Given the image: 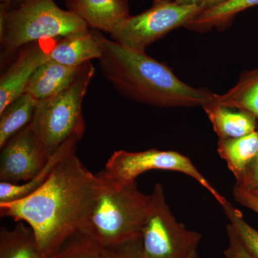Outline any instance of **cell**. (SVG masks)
Instances as JSON below:
<instances>
[{"label": "cell", "instance_id": "cb8c5ba5", "mask_svg": "<svg viewBox=\"0 0 258 258\" xmlns=\"http://www.w3.org/2000/svg\"><path fill=\"white\" fill-rule=\"evenodd\" d=\"M235 186L245 191L252 192L258 189V155L246 169L244 175Z\"/></svg>", "mask_w": 258, "mask_h": 258}, {"label": "cell", "instance_id": "484cf974", "mask_svg": "<svg viewBox=\"0 0 258 258\" xmlns=\"http://www.w3.org/2000/svg\"><path fill=\"white\" fill-rule=\"evenodd\" d=\"M232 194H233V198L237 203L245 207L246 208L252 210L258 215L257 197L249 191L240 189L236 186H234Z\"/></svg>", "mask_w": 258, "mask_h": 258}, {"label": "cell", "instance_id": "9a60e30c", "mask_svg": "<svg viewBox=\"0 0 258 258\" xmlns=\"http://www.w3.org/2000/svg\"><path fill=\"white\" fill-rule=\"evenodd\" d=\"M217 152L235 176L236 182L240 181L258 155V129L239 138L219 139Z\"/></svg>", "mask_w": 258, "mask_h": 258}, {"label": "cell", "instance_id": "83f0119b", "mask_svg": "<svg viewBox=\"0 0 258 258\" xmlns=\"http://www.w3.org/2000/svg\"><path fill=\"white\" fill-rule=\"evenodd\" d=\"M22 1V0H1V5H5V6H9L13 4V3H18L19 2Z\"/></svg>", "mask_w": 258, "mask_h": 258}, {"label": "cell", "instance_id": "e0dca14e", "mask_svg": "<svg viewBox=\"0 0 258 258\" xmlns=\"http://www.w3.org/2000/svg\"><path fill=\"white\" fill-rule=\"evenodd\" d=\"M14 228L0 230V258H47L37 243L33 231L26 223L17 222Z\"/></svg>", "mask_w": 258, "mask_h": 258}, {"label": "cell", "instance_id": "7a4b0ae2", "mask_svg": "<svg viewBox=\"0 0 258 258\" xmlns=\"http://www.w3.org/2000/svg\"><path fill=\"white\" fill-rule=\"evenodd\" d=\"M92 32L101 49L98 60L103 76L122 96L160 108L203 107L215 100V93L183 82L146 52L106 38L98 30Z\"/></svg>", "mask_w": 258, "mask_h": 258}, {"label": "cell", "instance_id": "8992f818", "mask_svg": "<svg viewBox=\"0 0 258 258\" xmlns=\"http://www.w3.org/2000/svg\"><path fill=\"white\" fill-rule=\"evenodd\" d=\"M203 235L178 222L166 202L162 185L151 194L147 220L141 236L142 258H198Z\"/></svg>", "mask_w": 258, "mask_h": 258}, {"label": "cell", "instance_id": "30bf717a", "mask_svg": "<svg viewBox=\"0 0 258 258\" xmlns=\"http://www.w3.org/2000/svg\"><path fill=\"white\" fill-rule=\"evenodd\" d=\"M22 48L14 62L0 79V112L25 93L32 75L41 64L49 60V51L45 50L37 42Z\"/></svg>", "mask_w": 258, "mask_h": 258}, {"label": "cell", "instance_id": "ffe728a7", "mask_svg": "<svg viewBox=\"0 0 258 258\" xmlns=\"http://www.w3.org/2000/svg\"><path fill=\"white\" fill-rule=\"evenodd\" d=\"M38 101L23 93L0 112V147L31 123Z\"/></svg>", "mask_w": 258, "mask_h": 258}, {"label": "cell", "instance_id": "4316f807", "mask_svg": "<svg viewBox=\"0 0 258 258\" xmlns=\"http://www.w3.org/2000/svg\"><path fill=\"white\" fill-rule=\"evenodd\" d=\"M174 1L179 4L200 5L207 9L224 3L226 0H174Z\"/></svg>", "mask_w": 258, "mask_h": 258}, {"label": "cell", "instance_id": "5b68a950", "mask_svg": "<svg viewBox=\"0 0 258 258\" xmlns=\"http://www.w3.org/2000/svg\"><path fill=\"white\" fill-rule=\"evenodd\" d=\"M95 73L91 62H86L67 88L38 101L30 125L49 157L70 141L82 139L86 128L83 101Z\"/></svg>", "mask_w": 258, "mask_h": 258}, {"label": "cell", "instance_id": "2e32d148", "mask_svg": "<svg viewBox=\"0 0 258 258\" xmlns=\"http://www.w3.org/2000/svg\"><path fill=\"white\" fill-rule=\"evenodd\" d=\"M221 106L240 110L253 115L258 125V68L241 75L234 87L215 100Z\"/></svg>", "mask_w": 258, "mask_h": 258}, {"label": "cell", "instance_id": "6da1fadb", "mask_svg": "<svg viewBox=\"0 0 258 258\" xmlns=\"http://www.w3.org/2000/svg\"><path fill=\"white\" fill-rule=\"evenodd\" d=\"M101 181L74 150L39 189L21 200L0 204V215L26 223L42 253L51 258L81 232Z\"/></svg>", "mask_w": 258, "mask_h": 258}, {"label": "cell", "instance_id": "ac0fdd59", "mask_svg": "<svg viewBox=\"0 0 258 258\" xmlns=\"http://www.w3.org/2000/svg\"><path fill=\"white\" fill-rule=\"evenodd\" d=\"M257 5L258 0H226L204 10L184 28L200 32L208 31L212 28H226L236 15Z\"/></svg>", "mask_w": 258, "mask_h": 258}, {"label": "cell", "instance_id": "3957f363", "mask_svg": "<svg viewBox=\"0 0 258 258\" xmlns=\"http://www.w3.org/2000/svg\"><path fill=\"white\" fill-rule=\"evenodd\" d=\"M101 176V186L80 233L106 248L141 238L151 195L139 191L137 182L120 184Z\"/></svg>", "mask_w": 258, "mask_h": 258}, {"label": "cell", "instance_id": "7402d4cb", "mask_svg": "<svg viewBox=\"0 0 258 258\" xmlns=\"http://www.w3.org/2000/svg\"><path fill=\"white\" fill-rule=\"evenodd\" d=\"M229 224L254 258H258V230L244 220L240 210L232 207L230 203L222 207Z\"/></svg>", "mask_w": 258, "mask_h": 258}, {"label": "cell", "instance_id": "5bb4252c", "mask_svg": "<svg viewBox=\"0 0 258 258\" xmlns=\"http://www.w3.org/2000/svg\"><path fill=\"white\" fill-rule=\"evenodd\" d=\"M219 139L243 137L258 129L253 115L212 101L203 106Z\"/></svg>", "mask_w": 258, "mask_h": 258}, {"label": "cell", "instance_id": "603a6c76", "mask_svg": "<svg viewBox=\"0 0 258 258\" xmlns=\"http://www.w3.org/2000/svg\"><path fill=\"white\" fill-rule=\"evenodd\" d=\"M228 245L224 251L225 258H254L242 243L235 233L232 226L228 224L226 227Z\"/></svg>", "mask_w": 258, "mask_h": 258}, {"label": "cell", "instance_id": "7c38bea8", "mask_svg": "<svg viewBox=\"0 0 258 258\" xmlns=\"http://www.w3.org/2000/svg\"><path fill=\"white\" fill-rule=\"evenodd\" d=\"M101 51L92 30L62 37L49 50V60L69 67H80L93 59H99Z\"/></svg>", "mask_w": 258, "mask_h": 258}, {"label": "cell", "instance_id": "ba28073f", "mask_svg": "<svg viewBox=\"0 0 258 258\" xmlns=\"http://www.w3.org/2000/svg\"><path fill=\"white\" fill-rule=\"evenodd\" d=\"M154 169L176 171L189 176L208 191L222 208L228 203L189 158L175 151L156 149L135 152L116 151L107 161L104 170L99 174L115 182L131 184L137 182V179L141 174Z\"/></svg>", "mask_w": 258, "mask_h": 258}, {"label": "cell", "instance_id": "4fadbf2b", "mask_svg": "<svg viewBox=\"0 0 258 258\" xmlns=\"http://www.w3.org/2000/svg\"><path fill=\"white\" fill-rule=\"evenodd\" d=\"M83 66L69 67L48 60L32 75L25 93L38 101L55 96L73 82Z\"/></svg>", "mask_w": 258, "mask_h": 258}, {"label": "cell", "instance_id": "d6986e66", "mask_svg": "<svg viewBox=\"0 0 258 258\" xmlns=\"http://www.w3.org/2000/svg\"><path fill=\"white\" fill-rule=\"evenodd\" d=\"M78 142L70 141L51 156L48 161L33 179L26 182L9 183L0 181V204L9 203L21 200L39 189L47 181L57 164L68 154L75 150Z\"/></svg>", "mask_w": 258, "mask_h": 258}, {"label": "cell", "instance_id": "277c9868", "mask_svg": "<svg viewBox=\"0 0 258 258\" xmlns=\"http://www.w3.org/2000/svg\"><path fill=\"white\" fill-rule=\"evenodd\" d=\"M16 6L1 5L0 42L6 55L42 40L67 37L89 28L79 16L54 0H22Z\"/></svg>", "mask_w": 258, "mask_h": 258}, {"label": "cell", "instance_id": "9c48e42d", "mask_svg": "<svg viewBox=\"0 0 258 258\" xmlns=\"http://www.w3.org/2000/svg\"><path fill=\"white\" fill-rule=\"evenodd\" d=\"M0 148V181L5 182L16 184L30 181L45 167L50 157L30 124Z\"/></svg>", "mask_w": 258, "mask_h": 258}, {"label": "cell", "instance_id": "44dd1931", "mask_svg": "<svg viewBox=\"0 0 258 258\" xmlns=\"http://www.w3.org/2000/svg\"><path fill=\"white\" fill-rule=\"evenodd\" d=\"M51 258H112L109 249L79 233L68 241Z\"/></svg>", "mask_w": 258, "mask_h": 258}, {"label": "cell", "instance_id": "8fae6325", "mask_svg": "<svg viewBox=\"0 0 258 258\" xmlns=\"http://www.w3.org/2000/svg\"><path fill=\"white\" fill-rule=\"evenodd\" d=\"M66 5L88 28L109 34L130 16L127 0H66Z\"/></svg>", "mask_w": 258, "mask_h": 258}, {"label": "cell", "instance_id": "52a82bcc", "mask_svg": "<svg viewBox=\"0 0 258 258\" xmlns=\"http://www.w3.org/2000/svg\"><path fill=\"white\" fill-rule=\"evenodd\" d=\"M205 8L198 5L179 4L174 0H154L141 14L129 16L110 33L114 41L141 51L175 29L185 27Z\"/></svg>", "mask_w": 258, "mask_h": 258}, {"label": "cell", "instance_id": "d4e9b609", "mask_svg": "<svg viewBox=\"0 0 258 258\" xmlns=\"http://www.w3.org/2000/svg\"><path fill=\"white\" fill-rule=\"evenodd\" d=\"M109 249L112 258H142L141 238Z\"/></svg>", "mask_w": 258, "mask_h": 258}, {"label": "cell", "instance_id": "f1b7e54d", "mask_svg": "<svg viewBox=\"0 0 258 258\" xmlns=\"http://www.w3.org/2000/svg\"><path fill=\"white\" fill-rule=\"evenodd\" d=\"M251 193L253 194L254 195H255V196L258 198V189L255 190V191H252V192Z\"/></svg>", "mask_w": 258, "mask_h": 258}]
</instances>
